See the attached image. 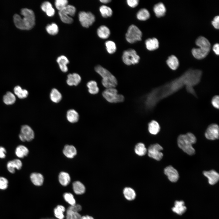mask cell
Segmentation results:
<instances>
[{
    "instance_id": "obj_18",
    "label": "cell",
    "mask_w": 219,
    "mask_h": 219,
    "mask_svg": "<svg viewBox=\"0 0 219 219\" xmlns=\"http://www.w3.org/2000/svg\"><path fill=\"white\" fill-rule=\"evenodd\" d=\"M29 152L28 148L22 144L17 146L15 150V155L19 158H23L27 156Z\"/></svg>"
},
{
    "instance_id": "obj_50",
    "label": "cell",
    "mask_w": 219,
    "mask_h": 219,
    "mask_svg": "<svg viewBox=\"0 0 219 219\" xmlns=\"http://www.w3.org/2000/svg\"><path fill=\"white\" fill-rule=\"evenodd\" d=\"M127 4L129 6L134 8L138 5L139 1L138 0H127Z\"/></svg>"
},
{
    "instance_id": "obj_23",
    "label": "cell",
    "mask_w": 219,
    "mask_h": 219,
    "mask_svg": "<svg viewBox=\"0 0 219 219\" xmlns=\"http://www.w3.org/2000/svg\"><path fill=\"white\" fill-rule=\"evenodd\" d=\"M186 208L184 205L182 201H176L175 202L174 207L172 208V211L179 215H182L186 211Z\"/></svg>"
},
{
    "instance_id": "obj_16",
    "label": "cell",
    "mask_w": 219,
    "mask_h": 219,
    "mask_svg": "<svg viewBox=\"0 0 219 219\" xmlns=\"http://www.w3.org/2000/svg\"><path fill=\"white\" fill-rule=\"evenodd\" d=\"M196 44L200 48L210 52L211 47L210 43L204 37H199L196 41Z\"/></svg>"
},
{
    "instance_id": "obj_8",
    "label": "cell",
    "mask_w": 219,
    "mask_h": 219,
    "mask_svg": "<svg viewBox=\"0 0 219 219\" xmlns=\"http://www.w3.org/2000/svg\"><path fill=\"white\" fill-rule=\"evenodd\" d=\"M140 58L136 51L130 49L124 51L122 57L123 63L128 65L135 64L138 63Z\"/></svg>"
},
{
    "instance_id": "obj_48",
    "label": "cell",
    "mask_w": 219,
    "mask_h": 219,
    "mask_svg": "<svg viewBox=\"0 0 219 219\" xmlns=\"http://www.w3.org/2000/svg\"><path fill=\"white\" fill-rule=\"evenodd\" d=\"M219 97L218 96H214L211 100V103L213 106L215 108L218 109L219 107Z\"/></svg>"
},
{
    "instance_id": "obj_31",
    "label": "cell",
    "mask_w": 219,
    "mask_h": 219,
    "mask_svg": "<svg viewBox=\"0 0 219 219\" xmlns=\"http://www.w3.org/2000/svg\"><path fill=\"white\" fill-rule=\"evenodd\" d=\"M166 63L169 67L172 70H175L179 66V61L177 57L174 55L169 56L166 61Z\"/></svg>"
},
{
    "instance_id": "obj_52",
    "label": "cell",
    "mask_w": 219,
    "mask_h": 219,
    "mask_svg": "<svg viewBox=\"0 0 219 219\" xmlns=\"http://www.w3.org/2000/svg\"><path fill=\"white\" fill-rule=\"evenodd\" d=\"M7 153L5 148L3 147L0 146V158H5Z\"/></svg>"
},
{
    "instance_id": "obj_17",
    "label": "cell",
    "mask_w": 219,
    "mask_h": 219,
    "mask_svg": "<svg viewBox=\"0 0 219 219\" xmlns=\"http://www.w3.org/2000/svg\"><path fill=\"white\" fill-rule=\"evenodd\" d=\"M81 80V77L79 74L73 73L68 75L66 82L69 86H76L80 82Z\"/></svg>"
},
{
    "instance_id": "obj_38",
    "label": "cell",
    "mask_w": 219,
    "mask_h": 219,
    "mask_svg": "<svg viewBox=\"0 0 219 219\" xmlns=\"http://www.w3.org/2000/svg\"><path fill=\"white\" fill-rule=\"evenodd\" d=\"M123 193L125 198L129 200H134L136 196L134 190L130 187L125 188L123 190Z\"/></svg>"
},
{
    "instance_id": "obj_49",
    "label": "cell",
    "mask_w": 219,
    "mask_h": 219,
    "mask_svg": "<svg viewBox=\"0 0 219 219\" xmlns=\"http://www.w3.org/2000/svg\"><path fill=\"white\" fill-rule=\"evenodd\" d=\"M82 209V207L80 205L76 204L73 205H71L68 209V210L77 212L80 211Z\"/></svg>"
},
{
    "instance_id": "obj_39",
    "label": "cell",
    "mask_w": 219,
    "mask_h": 219,
    "mask_svg": "<svg viewBox=\"0 0 219 219\" xmlns=\"http://www.w3.org/2000/svg\"><path fill=\"white\" fill-rule=\"evenodd\" d=\"M150 16L149 11L145 9H140L137 14V19L141 21H145L148 19Z\"/></svg>"
},
{
    "instance_id": "obj_12",
    "label": "cell",
    "mask_w": 219,
    "mask_h": 219,
    "mask_svg": "<svg viewBox=\"0 0 219 219\" xmlns=\"http://www.w3.org/2000/svg\"><path fill=\"white\" fill-rule=\"evenodd\" d=\"M208 139L214 140L219 138V127L216 124H212L207 127L205 133Z\"/></svg>"
},
{
    "instance_id": "obj_55",
    "label": "cell",
    "mask_w": 219,
    "mask_h": 219,
    "mask_svg": "<svg viewBox=\"0 0 219 219\" xmlns=\"http://www.w3.org/2000/svg\"><path fill=\"white\" fill-rule=\"evenodd\" d=\"M111 1L110 0H100V2L103 3H107Z\"/></svg>"
},
{
    "instance_id": "obj_6",
    "label": "cell",
    "mask_w": 219,
    "mask_h": 219,
    "mask_svg": "<svg viewBox=\"0 0 219 219\" xmlns=\"http://www.w3.org/2000/svg\"><path fill=\"white\" fill-rule=\"evenodd\" d=\"M76 11V8L74 6L68 5L59 11L58 13L61 19L65 23H72L73 19L71 17L75 15Z\"/></svg>"
},
{
    "instance_id": "obj_4",
    "label": "cell",
    "mask_w": 219,
    "mask_h": 219,
    "mask_svg": "<svg viewBox=\"0 0 219 219\" xmlns=\"http://www.w3.org/2000/svg\"><path fill=\"white\" fill-rule=\"evenodd\" d=\"M21 14L23 16L19 20V26L22 30H30L35 24V16L33 11L30 9L24 8L21 10Z\"/></svg>"
},
{
    "instance_id": "obj_10",
    "label": "cell",
    "mask_w": 219,
    "mask_h": 219,
    "mask_svg": "<svg viewBox=\"0 0 219 219\" xmlns=\"http://www.w3.org/2000/svg\"><path fill=\"white\" fill-rule=\"evenodd\" d=\"M79 21L83 27L88 28L94 22L95 17L94 15L90 12L81 11L78 14Z\"/></svg>"
},
{
    "instance_id": "obj_29",
    "label": "cell",
    "mask_w": 219,
    "mask_h": 219,
    "mask_svg": "<svg viewBox=\"0 0 219 219\" xmlns=\"http://www.w3.org/2000/svg\"><path fill=\"white\" fill-rule=\"evenodd\" d=\"M160 126L158 123L155 120H152L148 124V130L149 132L153 135H156L159 132Z\"/></svg>"
},
{
    "instance_id": "obj_40",
    "label": "cell",
    "mask_w": 219,
    "mask_h": 219,
    "mask_svg": "<svg viewBox=\"0 0 219 219\" xmlns=\"http://www.w3.org/2000/svg\"><path fill=\"white\" fill-rule=\"evenodd\" d=\"M99 11L102 16L104 18L111 16L113 13L112 9L106 5H102L99 8Z\"/></svg>"
},
{
    "instance_id": "obj_2",
    "label": "cell",
    "mask_w": 219,
    "mask_h": 219,
    "mask_svg": "<svg viewBox=\"0 0 219 219\" xmlns=\"http://www.w3.org/2000/svg\"><path fill=\"white\" fill-rule=\"evenodd\" d=\"M196 141V137L191 133L180 135L177 139L179 147L189 155H193L195 154V150L193 147L192 145L195 143Z\"/></svg>"
},
{
    "instance_id": "obj_20",
    "label": "cell",
    "mask_w": 219,
    "mask_h": 219,
    "mask_svg": "<svg viewBox=\"0 0 219 219\" xmlns=\"http://www.w3.org/2000/svg\"><path fill=\"white\" fill-rule=\"evenodd\" d=\"M41 8L47 15L50 17L54 16L55 13L54 9L53 8L51 3L48 1L44 2L41 5Z\"/></svg>"
},
{
    "instance_id": "obj_7",
    "label": "cell",
    "mask_w": 219,
    "mask_h": 219,
    "mask_svg": "<svg viewBox=\"0 0 219 219\" xmlns=\"http://www.w3.org/2000/svg\"><path fill=\"white\" fill-rule=\"evenodd\" d=\"M142 33L136 26L132 25L128 28L126 34V38L128 42L133 43L141 39Z\"/></svg>"
},
{
    "instance_id": "obj_41",
    "label": "cell",
    "mask_w": 219,
    "mask_h": 219,
    "mask_svg": "<svg viewBox=\"0 0 219 219\" xmlns=\"http://www.w3.org/2000/svg\"><path fill=\"white\" fill-rule=\"evenodd\" d=\"M65 207L63 206L59 205L54 209L55 216L59 219H63L64 217L63 213L65 211Z\"/></svg>"
},
{
    "instance_id": "obj_54",
    "label": "cell",
    "mask_w": 219,
    "mask_h": 219,
    "mask_svg": "<svg viewBox=\"0 0 219 219\" xmlns=\"http://www.w3.org/2000/svg\"><path fill=\"white\" fill-rule=\"evenodd\" d=\"M81 219H94V218L89 216L87 215L83 216L82 217Z\"/></svg>"
},
{
    "instance_id": "obj_43",
    "label": "cell",
    "mask_w": 219,
    "mask_h": 219,
    "mask_svg": "<svg viewBox=\"0 0 219 219\" xmlns=\"http://www.w3.org/2000/svg\"><path fill=\"white\" fill-rule=\"evenodd\" d=\"M105 45L107 52L110 54H112L115 52L116 47L115 43L112 41L109 40L106 42Z\"/></svg>"
},
{
    "instance_id": "obj_53",
    "label": "cell",
    "mask_w": 219,
    "mask_h": 219,
    "mask_svg": "<svg viewBox=\"0 0 219 219\" xmlns=\"http://www.w3.org/2000/svg\"><path fill=\"white\" fill-rule=\"evenodd\" d=\"M219 45L218 43H216L214 44L213 47V51L215 52V53L217 55L219 54Z\"/></svg>"
},
{
    "instance_id": "obj_13",
    "label": "cell",
    "mask_w": 219,
    "mask_h": 219,
    "mask_svg": "<svg viewBox=\"0 0 219 219\" xmlns=\"http://www.w3.org/2000/svg\"><path fill=\"white\" fill-rule=\"evenodd\" d=\"M164 173L169 179L172 182H176L179 178L178 172L171 165L165 167L164 169Z\"/></svg>"
},
{
    "instance_id": "obj_34",
    "label": "cell",
    "mask_w": 219,
    "mask_h": 219,
    "mask_svg": "<svg viewBox=\"0 0 219 219\" xmlns=\"http://www.w3.org/2000/svg\"><path fill=\"white\" fill-rule=\"evenodd\" d=\"M62 95L59 91L56 89H53L50 94V98L54 103H58L61 100Z\"/></svg>"
},
{
    "instance_id": "obj_1",
    "label": "cell",
    "mask_w": 219,
    "mask_h": 219,
    "mask_svg": "<svg viewBox=\"0 0 219 219\" xmlns=\"http://www.w3.org/2000/svg\"><path fill=\"white\" fill-rule=\"evenodd\" d=\"M202 71L189 69L180 76L165 84L153 89L140 99L143 108L146 111L152 110L161 100L185 86L187 92L196 96L193 87L200 82Z\"/></svg>"
},
{
    "instance_id": "obj_5",
    "label": "cell",
    "mask_w": 219,
    "mask_h": 219,
    "mask_svg": "<svg viewBox=\"0 0 219 219\" xmlns=\"http://www.w3.org/2000/svg\"><path fill=\"white\" fill-rule=\"evenodd\" d=\"M102 96L108 102L112 103H117L123 102L124 96L118 93L116 89L114 88H107L102 92Z\"/></svg>"
},
{
    "instance_id": "obj_26",
    "label": "cell",
    "mask_w": 219,
    "mask_h": 219,
    "mask_svg": "<svg viewBox=\"0 0 219 219\" xmlns=\"http://www.w3.org/2000/svg\"><path fill=\"white\" fill-rule=\"evenodd\" d=\"M146 48L149 50H154L157 49L159 47V42L155 38H149L145 42Z\"/></svg>"
},
{
    "instance_id": "obj_15",
    "label": "cell",
    "mask_w": 219,
    "mask_h": 219,
    "mask_svg": "<svg viewBox=\"0 0 219 219\" xmlns=\"http://www.w3.org/2000/svg\"><path fill=\"white\" fill-rule=\"evenodd\" d=\"M203 174L208 178L209 183L211 185L215 184L219 180V175L214 170H211L209 171H203Z\"/></svg>"
},
{
    "instance_id": "obj_9",
    "label": "cell",
    "mask_w": 219,
    "mask_h": 219,
    "mask_svg": "<svg viewBox=\"0 0 219 219\" xmlns=\"http://www.w3.org/2000/svg\"><path fill=\"white\" fill-rule=\"evenodd\" d=\"M34 133L29 125L25 124L21 127L20 133L19 134L20 140L23 142L32 141L34 138Z\"/></svg>"
},
{
    "instance_id": "obj_33",
    "label": "cell",
    "mask_w": 219,
    "mask_h": 219,
    "mask_svg": "<svg viewBox=\"0 0 219 219\" xmlns=\"http://www.w3.org/2000/svg\"><path fill=\"white\" fill-rule=\"evenodd\" d=\"M59 180L61 185L66 186L70 183L71 178L67 172H62L59 175Z\"/></svg>"
},
{
    "instance_id": "obj_37",
    "label": "cell",
    "mask_w": 219,
    "mask_h": 219,
    "mask_svg": "<svg viewBox=\"0 0 219 219\" xmlns=\"http://www.w3.org/2000/svg\"><path fill=\"white\" fill-rule=\"evenodd\" d=\"M88 91L91 94L95 95L98 93L99 90L97 82L95 81L91 80L87 84Z\"/></svg>"
},
{
    "instance_id": "obj_30",
    "label": "cell",
    "mask_w": 219,
    "mask_h": 219,
    "mask_svg": "<svg viewBox=\"0 0 219 219\" xmlns=\"http://www.w3.org/2000/svg\"><path fill=\"white\" fill-rule=\"evenodd\" d=\"M66 117L69 122L73 123L78 121L79 116L78 113L76 110L74 109H70L67 112Z\"/></svg>"
},
{
    "instance_id": "obj_46",
    "label": "cell",
    "mask_w": 219,
    "mask_h": 219,
    "mask_svg": "<svg viewBox=\"0 0 219 219\" xmlns=\"http://www.w3.org/2000/svg\"><path fill=\"white\" fill-rule=\"evenodd\" d=\"M64 197L65 200L71 205H73L76 204L75 200L71 193H65L64 195Z\"/></svg>"
},
{
    "instance_id": "obj_47",
    "label": "cell",
    "mask_w": 219,
    "mask_h": 219,
    "mask_svg": "<svg viewBox=\"0 0 219 219\" xmlns=\"http://www.w3.org/2000/svg\"><path fill=\"white\" fill-rule=\"evenodd\" d=\"M8 181L5 178L0 176V189H5L8 186Z\"/></svg>"
},
{
    "instance_id": "obj_36",
    "label": "cell",
    "mask_w": 219,
    "mask_h": 219,
    "mask_svg": "<svg viewBox=\"0 0 219 219\" xmlns=\"http://www.w3.org/2000/svg\"><path fill=\"white\" fill-rule=\"evenodd\" d=\"M147 149L145 145L142 143H139L136 144L134 148L135 153L138 156H143L147 152Z\"/></svg>"
},
{
    "instance_id": "obj_35",
    "label": "cell",
    "mask_w": 219,
    "mask_h": 219,
    "mask_svg": "<svg viewBox=\"0 0 219 219\" xmlns=\"http://www.w3.org/2000/svg\"><path fill=\"white\" fill-rule=\"evenodd\" d=\"M73 187L74 192L77 194H81L85 191V187L81 182L76 181L73 182Z\"/></svg>"
},
{
    "instance_id": "obj_3",
    "label": "cell",
    "mask_w": 219,
    "mask_h": 219,
    "mask_svg": "<svg viewBox=\"0 0 219 219\" xmlns=\"http://www.w3.org/2000/svg\"><path fill=\"white\" fill-rule=\"evenodd\" d=\"M95 71L102 78V83L106 89L115 88L117 85L116 78L109 71L100 65L96 66Z\"/></svg>"
},
{
    "instance_id": "obj_22",
    "label": "cell",
    "mask_w": 219,
    "mask_h": 219,
    "mask_svg": "<svg viewBox=\"0 0 219 219\" xmlns=\"http://www.w3.org/2000/svg\"><path fill=\"white\" fill-rule=\"evenodd\" d=\"M57 61L58 63L61 70L64 72L68 71L67 64L69 63L68 58L64 55H61L57 57Z\"/></svg>"
},
{
    "instance_id": "obj_51",
    "label": "cell",
    "mask_w": 219,
    "mask_h": 219,
    "mask_svg": "<svg viewBox=\"0 0 219 219\" xmlns=\"http://www.w3.org/2000/svg\"><path fill=\"white\" fill-rule=\"evenodd\" d=\"M219 16H215L213 20L212 21V25L215 28L218 29L219 27Z\"/></svg>"
},
{
    "instance_id": "obj_32",
    "label": "cell",
    "mask_w": 219,
    "mask_h": 219,
    "mask_svg": "<svg viewBox=\"0 0 219 219\" xmlns=\"http://www.w3.org/2000/svg\"><path fill=\"white\" fill-rule=\"evenodd\" d=\"M97 33L100 38L103 39H106L108 38L109 36L110 31L107 26L102 25L100 26L97 29Z\"/></svg>"
},
{
    "instance_id": "obj_19",
    "label": "cell",
    "mask_w": 219,
    "mask_h": 219,
    "mask_svg": "<svg viewBox=\"0 0 219 219\" xmlns=\"http://www.w3.org/2000/svg\"><path fill=\"white\" fill-rule=\"evenodd\" d=\"M30 178L32 182L35 186H40L43 184L44 178L40 173L33 172L30 174Z\"/></svg>"
},
{
    "instance_id": "obj_28",
    "label": "cell",
    "mask_w": 219,
    "mask_h": 219,
    "mask_svg": "<svg viewBox=\"0 0 219 219\" xmlns=\"http://www.w3.org/2000/svg\"><path fill=\"white\" fill-rule=\"evenodd\" d=\"M192 54L196 58L200 59L205 57L209 51L199 48H193L192 50Z\"/></svg>"
},
{
    "instance_id": "obj_42",
    "label": "cell",
    "mask_w": 219,
    "mask_h": 219,
    "mask_svg": "<svg viewBox=\"0 0 219 219\" xmlns=\"http://www.w3.org/2000/svg\"><path fill=\"white\" fill-rule=\"evenodd\" d=\"M46 30L49 34L54 35L58 33L59 29L58 26L56 23H52L47 26Z\"/></svg>"
},
{
    "instance_id": "obj_45",
    "label": "cell",
    "mask_w": 219,
    "mask_h": 219,
    "mask_svg": "<svg viewBox=\"0 0 219 219\" xmlns=\"http://www.w3.org/2000/svg\"><path fill=\"white\" fill-rule=\"evenodd\" d=\"M68 2L67 0H56L55 5L57 9L60 11L68 5Z\"/></svg>"
},
{
    "instance_id": "obj_24",
    "label": "cell",
    "mask_w": 219,
    "mask_h": 219,
    "mask_svg": "<svg viewBox=\"0 0 219 219\" xmlns=\"http://www.w3.org/2000/svg\"><path fill=\"white\" fill-rule=\"evenodd\" d=\"M2 100L5 104L12 105L15 103L16 100V96L14 93L8 91L3 96Z\"/></svg>"
},
{
    "instance_id": "obj_21",
    "label": "cell",
    "mask_w": 219,
    "mask_h": 219,
    "mask_svg": "<svg viewBox=\"0 0 219 219\" xmlns=\"http://www.w3.org/2000/svg\"><path fill=\"white\" fill-rule=\"evenodd\" d=\"M13 92L15 96L21 99L27 98L29 95V92L26 89H22L18 85L16 86L14 88Z\"/></svg>"
},
{
    "instance_id": "obj_11",
    "label": "cell",
    "mask_w": 219,
    "mask_h": 219,
    "mask_svg": "<svg viewBox=\"0 0 219 219\" xmlns=\"http://www.w3.org/2000/svg\"><path fill=\"white\" fill-rule=\"evenodd\" d=\"M163 149V148L158 144H151L148 150V156L157 161H160L163 157V155L161 152Z\"/></svg>"
},
{
    "instance_id": "obj_25",
    "label": "cell",
    "mask_w": 219,
    "mask_h": 219,
    "mask_svg": "<svg viewBox=\"0 0 219 219\" xmlns=\"http://www.w3.org/2000/svg\"><path fill=\"white\" fill-rule=\"evenodd\" d=\"M63 153L67 157L72 158L76 155L77 150L73 146L67 145L64 146L63 150Z\"/></svg>"
},
{
    "instance_id": "obj_27",
    "label": "cell",
    "mask_w": 219,
    "mask_h": 219,
    "mask_svg": "<svg viewBox=\"0 0 219 219\" xmlns=\"http://www.w3.org/2000/svg\"><path fill=\"white\" fill-rule=\"evenodd\" d=\"M153 10L155 15L158 17H160L165 15L166 9L164 4L160 2L154 5Z\"/></svg>"
},
{
    "instance_id": "obj_14",
    "label": "cell",
    "mask_w": 219,
    "mask_h": 219,
    "mask_svg": "<svg viewBox=\"0 0 219 219\" xmlns=\"http://www.w3.org/2000/svg\"><path fill=\"white\" fill-rule=\"evenodd\" d=\"M23 166V163L19 159H15L8 161L6 164L8 171L12 174L14 173L16 170H20Z\"/></svg>"
},
{
    "instance_id": "obj_44",
    "label": "cell",
    "mask_w": 219,
    "mask_h": 219,
    "mask_svg": "<svg viewBox=\"0 0 219 219\" xmlns=\"http://www.w3.org/2000/svg\"><path fill=\"white\" fill-rule=\"evenodd\" d=\"M82 217L78 212L67 209L66 216V219H81Z\"/></svg>"
}]
</instances>
